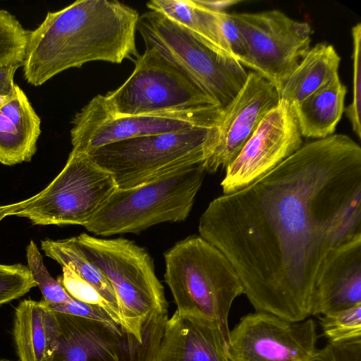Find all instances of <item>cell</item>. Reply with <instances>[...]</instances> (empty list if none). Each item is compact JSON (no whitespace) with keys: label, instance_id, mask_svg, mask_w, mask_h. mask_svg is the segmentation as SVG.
Returning a JSON list of instances; mask_svg holds the SVG:
<instances>
[{"label":"cell","instance_id":"6da1fadb","mask_svg":"<svg viewBox=\"0 0 361 361\" xmlns=\"http://www.w3.org/2000/svg\"><path fill=\"white\" fill-rule=\"evenodd\" d=\"M200 235L235 269L255 311L310 316L330 252L361 238V147L332 134L302 145L247 187L213 200Z\"/></svg>","mask_w":361,"mask_h":361},{"label":"cell","instance_id":"7a4b0ae2","mask_svg":"<svg viewBox=\"0 0 361 361\" xmlns=\"http://www.w3.org/2000/svg\"><path fill=\"white\" fill-rule=\"evenodd\" d=\"M138 12L118 1L78 0L48 12L27 36L23 76L39 86L92 61L121 63L140 55L135 44Z\"/></svg>","mask_w":361,"mask_h":361},{"label":"cell","instance_id":"3957f363","mask_svg":"<svg viewBox=\"0 0 361 361\" xmlns=\"http://www.w3.org/2000/svg\"><path fill=\"white\" fill-rule=\"evenodd\" d=\"M164 281L180 314L216 322L228 338V317L243 294L240 277L226 255L200 235L188 236L164 255Z\"/></svg>","mask_w":361,"mask_h":361},{"label":"cell","instance_id":"277c9868","mask_svg":"<svg viewBox=\"0 0 361 361\" xmlns=\"http://www.w3.org/2000/svg\"><path fill=\"white\" fill-rule=\"evenodd\" d=\"M75 239L111 283L126 329L142 341L168 314L162 313L168 312V303L152 257L122 237L104 239L83 233Z\"/></svg>","mask_w":361,"mask_h":361},{"label":"cell","instance_id":"5b68a950","mask_svg":"<svg viewBox=\"0 0 361 361\" xmlns=\"http://www.w3.org/2000/svg\"><path fill=\"white\" fill-rule=\"evenodd\" d=\"M205 173L200 164L140 186L117 189L84 227L96 235L109 236L139 234L159 224L184 221Z\"/></svg>","mask_w":361,"mask_h":361},{"label":"cell","instance_id":"8992f818","mask_svg":"<svg viewBox=\"0 0 361 361\" xmlns=\"http://www.w3.org/2000/svg\"><path fill=\"white\" fill-rule=\"evenodd\" d=\"M216 126L124 140L88 155L113 175L118 189L135 188L203 164L210 154Z\"/></svg>","mask_w":361,"mask_h":361},{"label":"cell","instance_id":"52a82bcc","mask_svg":"<svg viewBox=\"0 0 361 361\" xmlns=\"http://www.w3.org/2000/svg\"><path fill=\"white\" fill-rule=\"evenodd\" d=\"M137 30L146 47L156 49L222 108L235 97L247 78L238 61L214 51L159 13L150 11L140 16Z\"/></svg>","mask_w":361,"mask_h":361},{"label":"cell","instance_id":"ba28073f","mask_svg":"<svg viewBox=\"0 0 361 361\" xmlns=\"http://www.w3.org/2000/svg\"><path fill=\"white\" fill-rule=\"evenodd\" d=\"M118 189L113 175L85 153L72 149L58 176L42 191L14 203L9 216L34 225H80Z\"/></svg>","mask_w":361,"mask_h":361},{"label":"cell","instance_id":"9c48e42d","mask_svg":"<svg viewBox=\"0 0 361 361\" xmlns=\"http://www.w3.org/2000/svg\"><path fill=\"white\" fill-rule=\"evenodd\" d=\"M133 61L134 71L125 82L103 95L114 114L183 112L219 105L156 49L146 47Z\"/></svg>","mask_w":361,"mask_h":361},{"label":"cell","instance_id":"30bf717a","mask_svg":"<svg viewBox=\"0 0 361 361\" xmlns=\"http://www.w3.org/2000/svg\"><path fill=\"white\" fill-rule=\"evenodd\" d=\"M222 107L212 105L183 112L117 115L106 106L102 94L93 97L73 118V149L90 154L118 141L218 125Z\"/></svg>","mask_w":361,"mask_h":361},{"label":"cell","instance_id":"8fae6325","mask_svg":"<svg viewBox=\"0 0 361 361\" xmlns=\"http://www.w3.org/2000/svg\"><path fill=\"white\" fill-rule=\"evenodd\" d=\"M231 16L247 47L240 63L264 77L278 92L310 48V25L278 10Z\"/></svg>","mask_w":361,"mask_h":361},{"label":"cell","instance_id":"7c38bea8","mask_svg":"<svg viewBox=\"0 0 361 361\" xmlns=\"http://www.w3.org/2000/svg\"><path fill=\"white\" fill-rule=\"evenodd\" d=\"M58 346L54 361H155L166 315L142 341L117 323L57 312Z\"/></svg>","mask_w":361,"mask_h":361},{"label":"cell","instance_id":"4fadbf2b","mask_svg":"<svg viewBox=\"0 0 361 361\" xmlns=\"http://www.w3.org/2000/svg\"><path fill=\"white\" fill-rule=\"evenodd\" d=\"M318 334L308 317L292 322L255 311L242 317L230 330V361H315Z\"/></svg>","mask_w":361,"mask_h":361},{"label":"cell","instance_id":"5bb4252c","mask_svg":"<svg viewBox=\"0 0 361 361\" xmlns=\"http://www.w3.org/2000/svg\"><path fill=\"white\" fill-rule=\"evenodd\" d=\"M302 145L292 108L279 101L261 120L221 183L224 194L240 190L272 171Z\"/></svg>","mask_w":361,"mask_h":361},{"label":"cell","instance_id":"9a60e30c","mask_svg":"<svg viewBox=\"0 0 361 361\" xmlns=\"http://www.w3.org/2000/svg\"><path fill=\"white\" fill-rule=\"evenodd\" d=\"M279 102L276 87L259 73L250 72L242 88L222 109L210 154L202 164L205 172L226 169L261 120Z\"/></svg>","mask_w":361,"mask_h":361},{"label":"cell","instance_id":"2e32d148","mask_svg":"<svg viewBox=\"0 0 361 361\" xmlns=\"http://www.w3.org/2000/svg\"><path fill=\"white\" fill-rule=\"evenodd\" d=\"M227 345L216 322L176 310L165 324L155 361H230Z\"/></svg>","mask_w":361,"mask_h":361},{"label":"cell","instance_id":"e0dca14e","mask_svg":"<svg viewBox=\"0 0 361 361\" xmlns=\"http://www.w3.org/2000/svg\"><path fill=\"white\" fill-rule=\"evenodd\" d=\"M361 305V238L332 250L314 293L310 316Z\"/></svg>","mask_w":361,"mask_h":361},{"label":"cell","instance_id":"ac0fdd59","mask_svg":"<svg viewBox=\"0 0 361 361\" xmlns=\"http://www.w3.org/2000/svg\"><path fill=\"white\" fill-rule=\"evenodd\" d=\"M12 334L19 361H54L59 326L44 300H23L16 307Z\"/></svg>","mask_w":361,"mask_h":361},{"label":"cell","instance_id":"d6986e66","mask_svg":"<svg viewBox=\"0 0 361 361\" xmlns=\"http://www.w3.org/2000/svg\"><path fill=\"white\" fill-rule=\"evenodd\" d=\"M41 121L26 94L16 85L0 109V162L13 166L30 161L37 150Z\"/></svg>","mask_w":361,"mask_h":361},{"label":"cell","instance_id":"ffe728a7","mask_svg":"<svg viewBox=\"0 0 361 361\" xmlns=\"http://www.w3.org/2000/svg\"><path fill=\"white\" fill-rule=\"evenodd\" d=\"M346 92L337 75L291 106L302 137L317 140L334 133L344 111Z\"/></svg>","mask_w":361,"mask_h":361},{"label":"cell","instance_id":"44dd1931","mask_svg":"<svg viewBox=\"0 0 361 361\" xmlns=\"http://www.w3.org/2000/svg\"><path fill=\"white\" fill-rule=\"evenodd\" d=\"M341 58L334 47L320 42L310 48L278 91L290 107L338 75Z\"/></svg>","mask_w":361,"mask_h":361},{"label":"cell","instance_id":"7402d4cb","mask_svg":"<svg viewBox=\"0 0 361 361\" xmlns=\"http://www.w3.org/2000/svg\"><path fill=\"white\" fill-rule=\"evenodd\" d=\"M147 6L183 27L214 51L231 57L222 44L211 10L196 0H152Z\"/></svg>","mask_w":361,"mask_h":361},{"label":"cell","instance_id":"603a6c76","mask_svg":"<svg viewBox=\"0 0 361 361\" xmlns=\"http://www.w3.org/2000/svg\"><path fill=\"white\" fill-rule=\"evenodd\" d=\"M41 249L47 257L55 260L62 267L69 269L94 287L123 320L116 295L111 283L102 271L87 257L78 243L75 236L63 240L44 239L41 241Z\"/></svg>","mask_w":361,"mask_h":361},{"label":"cell","instance_id":"cb8c5ba5","mask_svg":"<svg viewBox=\"0 0 361 361\" xmlns=\"http://www.w3.org/2000/svg\"><path fill=\"white\" fill-rule=\"evenodd\" d=\"M28 33L16 16L0 9V65L23 66Z\"/></svg>","mask_w":361,"mask_h":361},{"label":"cell","instance_id":"d4e9b609","mask_svg":"<svg viewBox=\"0 0 361 361\" xmlns=\"http://www.w3.org/2000/svg\"><path fill=\"white\" fill-rule=\"evenodd\" d=\"M27 267L32 279L39 288L43 300L48 304H61L73 298L57 279L51 276L44 264L43 258L33 240L26 248Z\"/></svg>","mask_w":361,"mask_h":361},{"label":"cell","instance_id":"484cf974","mask_svg":"<svg viewBox=\"0 0 361 361\" xmlns=\"http://www.w3.org/2000/svg\"><path fill=\"white\" fill-rule=\"evenodd\" d=\"M319 323L328 341L361 338V305L322 315Z\"/></svg>","mask_w":361,"mask_h":361},{"label":"cell","instance_id":"4316f807","mask_svg":"<svg viewBox=\"0 0 361 361\" xmlns=\"http://www.w3.org/2000/svg\"><path fill=\"white\" fill-rule=\"evenodd\" d=\"M57 280L73 298L102 307L117 324L125 328L121 317L97 290L73 271L68 268L62 267V275Z\"/></svg>","mask_w":361,"mask_h":361},{"label":"cell","instance_id":"83f0119b","mask_svg":"<svg viewBox=\"0 0 361 361\" xmlns=\"http://www.w3.org/2000/svg\"><path fill=\"white\" fill-rule=\"evenodd\" d=\"M36 286L27 266L0 264V306L25 295Z\"/></svg>","mask_w":361,"mask_h":361},{"label":"cell","instance_id":"f1b7e54d","mask_svg":"<svg viewBox=\"0 0 361 361\" xmlns=\"http://www.w3.org/2000/svg\"><path fill=\"white\" fill-rule=\"evenodd\" d=\"M353 43V99L344 109L353 132L361 138V24L354 25L351 30Z\"/></svg>","mask_w":361,"mask_h":361},{"label":"cell","instance_id":"f546056e","mask_svg":"<svg viewBox=\"0 0 361 361\" xmlns=\"http://www.w3.org/2000/svg\"><path fill=\"white\" fill-rule=\"evenodd\" d=\"M211 11L225 49L232 58L240 62L247 54V47L231 14Z\"/></svg>","mask_w":361,"mask_h":361},{"label":"cell","instance_id":"4dcf8cb0","mask_svg":"<svg viewBox=\"0 0 361 361\" xmlns=\"http://www.w3.org/2000/svg\"><path fill=\"white\" fill-rule=\"evenodd\" d=\"M315 361H361V338L328 343L317 349Z\"/></svg>","mask_w":361,"mask_h":361},{"label":"cell","instance_id":"1f68e13d","mask_svg":"<svg viewBox=\"0 0 361 361\" xmlns=\"http://www.w3.org/2000/svg\"><path fill=\"white\" fill-rule=\"evenodd\" d=\"M48 305L54 312L66 313L109 323H116L102 307L87 304L74 298L68 302L61 304H48Z\"/></svg>","mask_w":361,"mask_h":361},{"label":"cell","instance_id":"d6a6232c","mask_svg":"<svg viewBox=\"0 0 361 361\" xmlns=\"http://www.w3.org/2000/svg\"><path fill=\"white\" fill-rule=\"evenodd\" d=\"M18 65H0V95L10 97L14 92L16 84L13 81Z\"/></svg>","mask_w":361,"mask_h":361},{"label":"cell","instance_id":"836d02e7","mask_svg":"<svg viewBox=\"0 0 361 361\" xmlns=\"http://www.w3.org/2000/svg\"><path fill=\"white\" fill-rule=\"evenodd\" d=\"M204 7L216 11H224L225 9L240 2V0H196Z\"/></svg>","mask_w":361,"mask_h":361},{"label":"cell","instance_id":"e575fe53","mask_svg":"<svg viewBox=\"0 0 361 361\" xmlns=\"http://www.w3.org/2000/svg\"><path fill=\"white\" fill-rule=\"evenodd\" d=\"M14 207V203L7 205H0V221L6 216H9Z\"/></svg>","mask_w":361,"mask_h":361},{"label":"cell","instance_id":"d590c367","mask_svg":"<svg viewBox=\"0 0 361 361\" xmlns=\"http://www.w3.org/2000/svg\"><path fill=\"white\" fill-rule=\"evenodd\" d=\"M10 97L0 95V109L8 101Z\"/></svg>","mask_w":361,"mask_h":361},{"label":"cell","instance_id":"8d00e7d4","mask_svg":"<svg viewBox=\"0 0 361 361\" xmlns=\"http://www.w3.org/2000/svg\"><path fill=\"white\" fill-rule=\"evenodd\" d=\"M0 361H16V360L6 359V358H1Z\"/></svg>","mask_w":361,"mask_h":361}]
</instances>
